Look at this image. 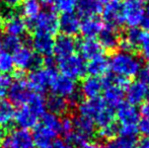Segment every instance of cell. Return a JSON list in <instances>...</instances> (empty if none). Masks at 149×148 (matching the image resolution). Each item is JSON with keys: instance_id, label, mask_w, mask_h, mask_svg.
<instances>
[{"instance_id": "cell-1", "label": "cell", "mask_w": 149, "mask_h": 148, "mask_svg": "<svg viewBox=\"0 0 149 148\" xmlns=\"http://www.w3.org/2000/svg\"><path fill=\"white\" fill-rule=\"evenodd\" d=\"M79 116L92 120L98 128L115 123V112L107 106L102 97L85 99L78 105Z\"/></svg>"}, {"instance_id": "cell-2", "label": "cell", "mask_w": 149, "mask_h": 148, "mask_svg": "<svg viewBox=\"0 0 149 148\" xmlns=\"http://www.w3.org/2000/svg\"><path fill=\"white\" fill-rule=\"evenodd\" d=\"M109 66L113 74L126 79L136 77L142 72V61L129 52H116L109 60Z\"/></svg>"}, {"instance_id": "cell-3", "label": "cell", "mask_w": 149, "mask_h": 148, "mask_svg": "<svg viewBox=\"0 0 149 148\" xmlns=\"http://www.w3.org/2000/svg\"><path fill=\"white\" fill-rule=\"evenodd\" d=\"M119 121V134L124 138L135 139L138 134V123L140 120L139 110L129 103H123L117 108L116 115Z\"/></svg>"}, {"instance_id": "cell-4", "label": "cell", "mask_w": 149, "mask_h": 148, "mask_svg": "<svg viewBox=\"0 0 149 148\" xmlns=\"http://www.w3.org/2000/svg\"><path fill=\"white\" fill-rule=\"evenodd\" d=\"M50 88L53 94L66 99L68 104L78 106L80 103L81 94L77 89V84L74 79L69 78L63 74H57Z\"/></svg>"}, {"instance_id": "cell-5", "label": "cell", "mask_w": 149, "mask_h": 148, "mask_svg": "<svg viewBox=\"0 0 149 148\" xmlns=\"http://www.w3.org/2000/svg\"><path fill=\"white\" fill-rule=\"evenodd\" d=\"M58 72L54 66H41L33 69L28 76V85L33 92L42 94L50 88Z\"/></svg>"}, {"instance_id": "cell-6", "label": "cell", "mask_w": 149, "mask_h": 148, "mask_svg": "<svg viewBox=\"0 0 149 148\" xmlns=\"http://www.w3.org/2000/svg\"><path fill=\"white\" fill-rule=\"evenodd\" d=\"M73 131L65 137V140L71 145L80 146L83 142L90 140L92 135L94 134L95 124L92 120L82 116H78L72 120Z\"/></svg>"}, {"instance_id": "cell-7", "label": "cell", "mask_w": 149, "mask_h": 148, "mask_svg": "<svg viewBox=\"0 0 149 148\" xmlns=\"http://www.w3.org/2000/svg\"><path fill=\"white\" fill-rule=\"evenodd\" d=\"M28 28L30 26L35 33H45V34L54 35L59 31V17L53 10L41 11L33 19L29 20Z\"/></svg>"}, {"instance_id": "cell-8", "label": "cell", "mask_w": 149, "mask_h": 148, "mask_svg": "<svg viewBox=\"0 0 149 148\" xmlns=\"http://www.w3.org/2000/svg\"><path fill=\"white\" fill-rule=\"evenodd\" d=\"M61 74L71 79H78L86 74V64L85 60L80 55L69 56V57L58 61Z\"/></svg>"}, {"instance_id": "cell-9", "label": "cell", "mask_w": 149, "mask_h": 148, "mask_svg": "<svg viewBox=\"0 0 149 148\" xmlns=\"http://www.w3.org/2000/svg\"><path fill=\"white\" fill-rule=\"evenodd\" d=\"M14 65L18 68V70H33L41 67L43 64V59L38 54L33 52V49L22 46L16 52H14L13 55Z\"/></svg>"}, {"instance_id": "cell-10", "label": "cell", "mask_w": 149, "mask_h": 148, "mask_svg": "<svg viewBox=\"0 0 149 148\" xmlns=\"http://www.w3.org/2000/svg\"><path fill=\"white\" fill-rule=\"evenodd\" d=\"M144 13L143 3L139 0H125L122 4V20L130 28L141 24Z\"/></svg>"}, {"instance_id": "cell-11", "label": "cell", "mask_w": 149, "mask_h": 148, "mask_svg": "<svg viewBox=\"0 0 149 148\" xmlns=\"http://www.w3.org/2000/svg\"><path fill=\"white\" fill-rule=\"evenodd\" d=\"M6 93L8 95V101L12 105L22 107V106L28 104L33 91L30 88L26 81H24L22 78L15 79L13 82L10 83Z\"/></svg>"}, {"instance_id": "cell-12", "label": "cell", "mask_w": 149, "mask_h": 148, "mask_svg": "<svg viewBox=\"0 0 149 148\" xmlns=\"http://www.w3.org/2000/svg\"><path fill=\"white\" fill-rule=\"evenodd\" d=\"M2 148H35L31 133L29 130H13L4 137Z\"/></svg>"}, {"instance_id": "cell-13", "label": "cell", "mask_w": 149, "mask_h": 148, "mask_svg": "<svg viewBox=\"0 0 149 148\" xmlns=\"http://www.w3.org/2000/svg\"><path fill=\"white\" fill-rule=\"evenodd\" d=\"M149 94V87L143 79H137L128 84L125 89V97L128 103L133 106L142 104Z\"/></svg>"}, {"instance_id": "cell-14", "label": "cell", "mask_w": 149, "mask_h": 148, "mask_svg": "<svg viewBox=\"0 0 149 148\" xmlns=\"http://www.w3.org/2000/svg\"><path fill=\"white\" fill-rule=\"evenodd\" d=\"M104 80V101L107 104L108 107L111 109H117L119 106L124 103V97H125V89L121 88L117 84L111 81L110 77L106 76Z\"/></svg>"}, {"instance_id": "cell-15", "label": "cell", "mask_w": 149, "mask_h": 148, "mask_svg": "<svg viewBox=\"0 0 149 148\" xmlns=\"http://www.w3.org/2000/svg\"><path fill=\"white\" fill-rule=\"evenodd\" d=\"M41 117L39 113L36 112L29 105H24L19 107L17 111H15L14 121L22 129L30 130L37 126Z\"/></svg>"}, {"instance_id": "cell-16", "label": "cell", "mask_w": 149, "mask_h": 148, "mask_svg": "<svg viewBox=\"0 0 149 148\" xmlns=\"http://www.w3.org/2000/svg\"><path fill=\"white\" fill-rule=\"evenodd\" d=\"M77 50V43L73 37L61 35L54 41L53 54L58 61L72 56Z\"/></svg>"}, {"instance_id": "cell-17", "label": "cell", "mask_w": 149, "mask_h": 148, "mask_svg": "<svg viewBox=\"0 0 149 148\" xmlns=\"http://www.w3.org/2000/svg\"><path fill=\"white\" fill-rule=\"evenodd\" d=\"M104 88V80L102 77L88 76L85 77L80 84L81 97H84L86 99L100 97Z\"/></svg>"}, {"instance_id": "cell-18", "label": "cell", "mask_w": 149, "mask_h": 148, "mask_svg": "<svg viewBox=\"0 0 149 148\" xmlns=\"http://www.w3.org/2000/svg\"><path fill=\"white\" fill-rule=\"evenodd\" d=\"M102 19L106 26L116 28L123 24L122 20V3L118 0H111L102 8Z\"/></svg>"}, {"instance_id": "cell-19", "label": "cell", "mask_w": 149, "mask_h": 148, "mask_svg": "<svg viewBox=\"0 0 149 148\" xmlns=\"http://www.w3.org/2000/svg\"><path fill=\"white\" fill-rule=\"evenodd\" d=\"M53 36L45 33H35L31 39V46L36 54L44 57H49L53 54L54 48Z\"/></svg>"}, {"instance_id": "cell-20", "label": "cell", "mask_w": 149, "mask_h": 148, "mask_svg": "<svg viewBox=\"0 0 149 148\" xmlns=\"http://www.w3.org/2000/svg\"><path fill=\"white\" fill-rule=\"evenodd\" d=\"M80 18L74 12H65L59 17V30L62 35L73 37L80 31Z\"/></svg>"}, {"instance_id": "cell-21", "label": "cell", "mask_w": 149, "mask_h": 148, "mask_svg": "<svg viewBox=\"0 0 149 148\" xmlns=\"http://www.w3.org/2000/svg\"><path fill=\"white\" fill-rule=\"evenodd\" d=\"M110 0H77L76 9L79 16L90 17L102 13V8Z\"/></svg>"}, {"instance_id": "cell-22", "label": "cell", "mask_w": 149, "mask_h": 148, "mask_svg": "<svg viewBox=\"0 0 149 148\" xmlns=\"http://www.w3.org/2000/svg\"><path fill=\"white\" fill-rule=\"evenodd\" d=\"M33 129L35 131H33V134H31V136H33L35 148H51L53 142L57 138V135L40 125L39 123Z\"/></svg>"}, {"instance_id": "cell-23", "label": "cell", "mask_w": 149, "mask_h": 148, "mask_svg": "<svg viewBox=\"0 0 149 148\" xmlns=\"http://www.w3.org/2000/svg\"><path fill=\"white\" fill-rule=\"evenodd\" d=\"M77 49L79 50L80 56L84 60H91L100 55H104L102 46L95 39H84L77 44Z\"/></svg>"}, {"instance_id": "cell-24", "label": "cell", "mask_w": 149, "mask_h": 148, "mask_svg": "<svg viewBox=\"0 0 149 148\" xmlns=\"http://www.w3.org/2000/svg\"><path fill=\"white\" fill-rule=\"evenodd\" d=\"M98 36H100V42L98 43L102 46V50L114 51L119 47L120 36L116 28L104 26Z\"/></svg>"}, {"instance_id": "cell-25", "label": "cell", "mask_w": 149, "mask_h": 148, "mask_svg": "<svg viewBox=\"0 0 149 148\" xmlns=\"http://www.w3.org/2000/svg\"><path fill=\"white\" fill-rule=\"evenodd\" d=\"M3 28L7 35L20 37L24 35V33L28 30V24L22 16L16 15V14H10L4 20Z\"/></svg>"}, {"instance_id": "cell-26", "label": "cell", "mask_w": 149, "mask_h": 148, "mask_svg": "<svg viewBox=\"0 0 149 148\" xmlns=\"http://www.w3.org/2000/svg\"><path fill=\"white\" fill-rule=\"evenodd\" d=\"M104 26V22L100 18L95 16H90V17L84 18V20L81 22L79 32H81L85 39H94L100 34Z\"/></svg>"}, {"instance_id": "cell-27", "label": "cell", "mask_w": 149, "mask_h": 148, "mask_svg": "<svg viewBox=\"0 0 149 148\" xmlns=\"http://www.w3.org/2000/svg\"><path fill=\"white\" fill-rule=\"evenodd\" d=\"M140 35H141V32L136 28H132L128 30L125 33L124 37L120 39L119 47L121 48V51L132 53L134 50L137 49L138 44H139Z\"/></svg>"}, {"instance_id": "cell-28", "label": "cell", "mask_w": 149, "mask_h": 148, "mask_svg": "<svg viewBox=\"0 0 149 148\" xmlns=\"http://www.w3.org/2000/svg\"><path fill=\"white\" fill-rule=\"evenodd\" d=\"M109 69H110L109 60L104 55H100L98 57L89 60V63L86 65V72H88L90 76H106Z\"/></svg>"}, {"instance_id": "cell-29", "label": "cell", "mask_w": 149, "mask_h": 148, "mask_svg": "<svg viewBox=\"0 0 149 148\" xmlns=\"http://www.w3.org/2000/svg\"><path fill=\"white\" fill-rule=\"evenodd\" d=\"M14 106L8 99L0 97V128L5 129L14 121Z\"/></svg>"}, {"instance_id": "cell-30", "label": "cell", "mask_w": 149, "mask_h": 148, "mask_svg": "<svg viewBox=\"0 0 149 148\" xmlns=\"http://www.w3.org/2000/svg\"><path fill=\"white\" fill-rule=\"evenodd\" d=\"M68 108L69 104L67 99L58 95L52 94L46 101V109L49 110V113H52L58 117L66 114Z\"/></svg>"}, {"instance_id": "cell-31", "label": "cell", "mask_w": 149, "mask_h": 148, "mask_svg": "<svg viewBox=\"0 0 149 148\" xmlns=\"http://www.w3.org/2000/svg\"><path fill=\"white\" fill-rule=\"evenodd\" d=\"M40 12H41V4L38 0H26V2L22 5V15L29 20L33 19Z\"/></svg>"}, {"instance_id": "cell-32", "label": "cell", "mask_w": 149, "mask_h": 148, "mask_svg": "<svg viewBox=\"0 0 149 148\" xmlns=\"http://www.w3.org/2000/svg\"><path fill=\"white\" fill-rule=\"evenodd\" d=\"M14 61L12 54L6 51H2L0 53V73L7 75L14 71Z\"/></svg>"}, {"instance_id": "cell-33", "label": "cell", "mask_w": 149, "mask_h": 148, "mask_svg": "<svg viewBox=\"0 0 149 148\" xmlns=\"http://www.w3.org/2000/svg\"><path fill=\"white\" fill-rule=\"evenodd\" d=\"M2 44H3L4 51L8 52L10 54H13L20 47L24 46L22 39L19 37L10 36V35H6L4 38H2Z\"/></svg>"}, {"instance_id": "cell-34", "label": "cell", "mask_w": 149, "mask_h": 148, "mask_svg": "<svg viewBox=\"0 0 149 148\" xmlns=\"http://www.w3.org/2000/svg\"><path fill=\"white\" fill-rule=\"evenodd\" d=\"M119 134V127L116 123H112L98 129V136L104 140H113Z\"/></svg>"}, {"instance_id": "cell-35", "label": "cell", "mask_w": 149, "mask_h": 148, "mask_svg": "<svg viewBox=\"0 0 149 148\" xmlns=\"http://www.w3.org/2000/svg\"><path fill=\"white\" fill-rule=\"evenodd\" d=\"M138 48L140 50L142 58L149 61V33L148 32H141L139 39Z\"/></svg>"}, {"instance_id": "cell-36", "label": "cell", "mask_w": 149, "mask_h": 148, "mask_svg": "<svg viewBox=\"0 0 149 148\" xmlns=\"http://www.w3.org/2000/svg\"><path fill=\"white\" fill-rule=\"evenodd\" d=\"M77 0H61L57 7V10H60L63 13L65 12H73L74 8L76 7Z\"/></svg>"}, {"instance_id": "cell-37", "label": "cell", "mask_w": 149, "mask_h": 148, "mask_svg": "<svg viewBox=\"0 0 149 148\" xmlns=\"http://www.w3.org/2000/svg\"><path fill=\"white\" fill-rule=\"evenodd\" d=\"M73 131V122L70 118H63L61 120V134L67 137Z\"/></svg>"}, {"instance_id": "cell-38", "label": "cell", "mask_w": 149, "mask_h": 148, "mask_svg": "<svg viewBox=\"0 0 149 148\" xmlns=\"http://www.w3.org/2000/svg\"><path fill=\"white\" fill-rule=\"evenodd\" d=\"M138 131L144 137L149 138V118H142L138 123Z\"/></svg>"}, {"instance_id": "cell-39", "label": "cell", "mask_w": 149, "mask_h": 148, "mask_svg": "<svg viewBox=\"0 0 149 148\" xmlns=\"http://www.w3.org/2000/svg\"><path fill=\"white\" fill-rule=\"evenodd\" d=\"M10 83H11V80L7 75L0 73V97H2L7 92V89L9 87Z\"/></svg>"}, {"instance_id": "cell-40", "label": "cell", "mask_w": 149, "mask_h": 148, "mask_svg": "<svg viewBox=\"0 0 149 148\" xmlns=\"http://www.w3.org/2000/svg\"><path fill=\"white\" fill-rule=\"evenodd\" d=\"M143 28V30L145 32L149 33V4L144 8V13H143V17H142L141 24H140Z\"/></svg>"}, {"instance_id": "cell-41", "label": "cell", "mask_w": 149, "mask_h": 148, "mask_svg": "<svg viewBox=\"0 0 149 148\" xmlns=\"http://www.w3.org/2000/svg\"><path fill=\"white\" fill-rule=\"evenodd\" d=\"M139 114L143 118H149V97L141 104V108L139 110Z\"/></svg>"}, {"instance_id": "cell-42", "label": "cell", "mask_w": 149, "mask_h": 148, "mask_svg": "<svg viewBox=\"0 0 149 148\" xmlns=\"http://www.w3.org/2000/svg\"><path fill=\"white\" fill-rule=\"evenodd\" d=\"M51 148H74V146L68 143L66 140H55Z\"/></svg>"}, {"instance_id": "cell-43", "label": "cell", "mask_w": 149, "mask_h": 148, "mask_svg": "<svg viewBox=\"0 0 149 148\" xmlns=\"http://www.w3.org/2000/svg\"><path fill=\"white\" fill-rule=\"evenodd\" d=\"M79 147L80 148H102L100 143L96 142V141H92V140L85 141V142H83Z\"/></svg>"}, {"instance_id": "cell-44", "label": "cell", "mask_w": 149, "mask_h": 148, "mask_svg": "<svg viewBox=\"0 0 149 148\" xmlns=\"http://www.w3.org/2000/svg\"><path fill=\"white\" fill-rule=\"evenodd\" d=\"M7 7L10 8H15L22 3V0H1Z\"/></svg>"}, {"instance_id": "cell-45", "label": "cell", "mask_w": 149, "mask_h": 148, "mask_svg": "<svg viewBox=\"0 0 149 148\" xmlns=\"http://www.w3.org/2000/svg\"><path fill=\"white\" fill-rule=\"evenodd\" d=\"M42 1H43V3L45 4V5L51 7L52 9H53V8L54 9H57V7L61 2V0H42Z\"/></svg>"}, {"instance_id": "cell-46", "label": "cell", "mask_w": 149, "mask_h": 148, "mask_svg": "<svg viewBox=\"0 0 149 148\" xmlns=\"http://www.w3.org/2000/svg\"><path fill=\"white\" fill-rule=\"evenodd\" d=\"M136 147L137 148H149V138L147 137H143L141 138L138 143H136Z\"/></svg>"}, {"instance_id": "cell-47", "label": "cell", "mask_w": 149, "mask_h": 148, "mask_svg": "<svg viewBox=\"0 0 149 148\" xmlns=\"http://www.w3.org/2000/svg\"><path fill=\"white\" fill-rule=\"evenodd\" d=\"M142 74H143V75H142V79H143V80L147 83V85L149 87V67H148V69H146Z\"/></svg>"}, {"instance_id": "cell-48", "label": "cell", "mask_w": 149, "mask_h": 148, "mask_svg": "<svg viewBox=\"0 0 149 148\" xmlns=\"http://www.w3.org/2000/svg\"><path fill=\"white\" fill-rule=\"evenodd\" d=\"M5 129H2V128H0V144L2 143V141H3V139H4V137H5Z\"/></svg>"}, {"instance_id": "cell-49", "label": "cell", "mask_w": 149, "mask_h": 148, "mask_svg": "<svg viewBox=\"0 0 149 148\" xmlns=\"http://www.w3.org/2000/svg\"><path fill=\"white\" fill-rule=\"evenodd\" d=\"M2 50H3V44H2V37L0 36V53L2 52Z\"/></svg>"}, {"instance_id": "cell-50", "label": "cell", "mask_w": 149, "mask_h": 148, "mask_svg": "<svg viewBox=\"0 0 149 148\" xmlns=\"http://www.w3.org/2000/svg\"><path fill=\"white\" fill-rule=\"evenodd\" d=\"M140 2H141V3H144V2H148L149 0H139Z\"/></svg>"}, {"instance_id": "cell-51", "label": "cell", "mask_w": 149, "mask_h": 148, "mask_svg": "<svg viewBox=\"0 0 149 148\" xmlns=\"http://www.w3.org/2000/svg\"><path fill=\"white\" fill-rule=\"evenodd\" d=\"M104 148H112V146H111V145H110V144H108V145H107V146H106V147H104Z\"/></svg>"}, {"instance_id": "cell-52", "label": "cell", "mask_w": 149, "mask_h": 148, "mask_svg": "<svg viewBox=\"0 0 149 148\" xmlns=\"http://www.w3.org/2000/svg\"><path fill=\"white\" fill-rule=\"evenodd\" d=\"M1 3H2V1L0 0V7H1Z\"/></svg>"}, {"instance_id": "cell-53", "label": "cell", "mask_w": 149, "mask_h": 148, "mask_svg": "<svg viewBox=\"0 0 149 148\" xmlns=\"http://www.w3.org/2000/svg\"><path fill=\"white\" fill-rule=\"evenodd\" d=\"M118 1H120V0H118Z\"/></svg>"}]
</instances>
